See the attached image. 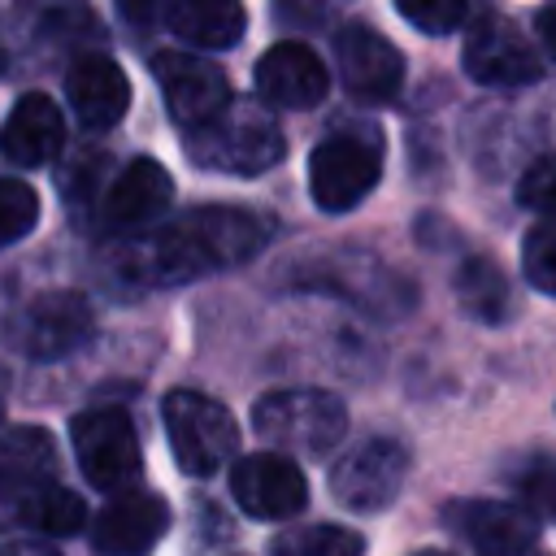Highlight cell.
Segmentation results:
<instances>
[{"instance_id": "cell-3", "label": "cell", "mask_w": 556, "mask_h": 556, "mask_svg": "<svg viewBox=\"0 0 556 556\" xmlns=\"http://www.w3.org/2000/svg\"><path fill=\"white\" fill-rule=\"evenodd\" d=\"M252 430L278 447V456H326L348 434V408L334 391L321 387H287L269 391L252 404Z\"/></svg>"}, {"instance_id": "cell-20", "label": "cell", "mask_w": 556, "mask_h": 556, "mask_svg": "<svg viewBox=\"0 0 556 556\" xmlns=\"http://www.w3.org/2000/svg\"><path fill=\"white\" fill-rule=\"evenodd\" d=\"M165 26L191 43V48H235L243 26H248V13L235 4V0H174L161 9Z\"/></svg>"}, {"instance_id": "cell-14", "label": "cell", "mask_w": 556, "mask_h": 556, "mask_svg": "<svg viewBox=\"0 0 556 556\" xmlns=\"http://www.w3.org/2000/svg\"><path fill=\"white\" fill-rule=\"evenodd\" d=\"M169 530V504L152 491H122L113 495L91 521L96 556H148Z\"/></svg>"}, {"instance_id": "cell-9", "label": "cell", "mask_w": 556, "mask_h": 556, "mask_svg": "<svg viewBox=\"0 0 556 556\" xmlns=\"http://www.w3.org/2000/svg\"><path fill=\"white\" fill-rule=\"evenodd\" d=\"M408 478V452L400 439H365L330 465V495L352 513L387 508Z\"/></svg>"}, {"instance_id": "cell-34", "label": "cell", "mask_w": 556, "mask_h": 556, "mask_svg": "<svg viewBox=\"0 0 556 556\" xmlns=\"http://www.w3.org/2000/svg\"><path fill=\"white\" fill-rule=\"evenodd\" d=\"M417 556H447V552H417Z\"/></svg>"}, {"instance_id": "cell-28", "label": "cell", "mask_w": 556, "mask_h": 556, "mask_svg": "<svg viewBox=\"0 0 556 556\" xmlns=\"http://www.w3.org/2000/svg\"><path fill=\"white\" fill-rule=\"evenodd\" d=\"M521 274L530 287L556 295V222H539L521 243Z\"/></svg>"}, {"instance_id": "cell-6", "label": "cell", "mask_w": 556, "mask_h": 556, "mask_svg": "<svg viewBox=\"0 0 556 556\" xmlns=\"http://www.w3.org/2000/svg\"><path fill=\"white\" fill-rule=\"evenodd\" d=\"M382 178V143L369 130L326 135L308 152V195L321 213L356 208Z\"/></svg>"}, {"instance_id": "cell-13", "label": "cell", "mask_w": 556, "mask_h": 556, "mask_svg": "<svg viewBox=\"0 0 556 556\" xmlns=\"http://www.w3.org/2000/svg\"><path fill=\"white\" fill-rule=\"evenodd\" d=\"M230 495L256 521H287L308 504V482H304V473H300V465L291 456L252 452V456L235 460Z\"/></svg>"}, {"instance_id": "cell-1", "label": "cell", "mask_w": 556, "mask_h": 556, "mask_svg": "<svg viewBox=\"0 0 556 556\" xmlns=\"http://www.w3.org/2000/svg\"><path fill=\"white\" fill-rule=\"evenodd\" d=\"M274 235V222L239 204H204L130 243H117L113 269L139 287H178L204 274L252 261Z\"/></svg>"}, {"instance_id": "cell-10", "label": "cell", "mask_w": 556, "mask_h": 556, "mask_svg": "<svg viewBox=\"0 0 556 556\" xmlns=\"http://www.w3.org/2000/svg\"><path fill=\"white\" fill-rule=\"evenodd\" d=\"M91 330H96V317H91L87 295L78 291H43L9 321V339L30 361L70 356L78 343H87Z\"/></svg>"}, {"instance_id": "cell-23", "label": "cell", "mask_w": 556, "mask_h": 556, "mask_svg": "<svg viewBox=\"0 0 556 556\" xmlns=\"http://www.w3.org/2000/svg\"><path fill=\"white\" fill-rule=\"evenodd\" d=\"M56 469L52 456V439L35 426H17V430H0V473L17 478V482H48V473Z\"/></svg>"}, {"instance_id": "cell-30", "label": "cell", "mask_w": 556, "mask_h": 556, "mask_svg": "<svg viewBox=\"0 0 556 556\" xmlns=\"http://www.w3.org/2000/svg\"><path fill=\"white\" fill-rule=\"evenodd\" d=\"M39 482H17L0 473V530L4 526H26V500Z\"/></svg>"}, {"instance_id": "cell-7", "label": "cell", "mask_w": 556, "mask_h": 556, "mask_svg": "<svg viewBox=\"0 0 556 556\" xmlns=\"http://www.w3.org/2000/svg\"><path fill=\"white\" fill-rule=\"evenodd\" d=\"M70 439L78 469L91 486L117 495L130 491V482L143 469V456H139V434L122 408H83L70 421Z\"/></svg>"}, {"instance_id": "cell-15", "label": "cell", "mask_w": 556, "mask_h": 556, "mask_svg": "<svg viewBox=\"0 0 556 556\" xmlns=\"http://www.w3.org/2000/svg\"><path fill=\"white\" fill-rule=\"evenodd\" d=\"M443 521L478 556H521L539 543V521L500 500H456L443 508Z\"/></svg>"}, {"instance_id": "cell-32", "label": "cell", "mask_w": 556, "mask_h": 556, "mask_svg": "<svg viewBox=\"0 0 556 556\" xmlns=\"http://www.w3.org/2000/svg\"><path fill=\"white\" fill-rule=\"evenodd\" d=\"M0 556H61L52 543H39V539H17V543H4Z\"/></svg>"}, {"instance_id": "cell-17", "label": "cell", "mask_w": 556, "mask_h": 556, "mask_svg": "<svg viewBox=\"0 0 556 556\" xmlns=\"http://www.w3.org/2000/svg\"><path fill=\"white\" fill-rule=\"evenodd\" d=\"M169 200H174V178L165 174V165L152 156H135L130 165H122V174H113L100 217L109 230H143L169 208Z\"/></svg>"}, {"instance_id": "cell-31", "label": "cell", "mask_w": 556, "mask_h": 556, "mask_svg": "<svg viewBox=\"0 0 556 556\" xmlns=\"http://www.w3.org/2000/svg\"><path fill=\"white\" fill-rule=\"evenodd\" d=\"M534 26H539V39H543V48L556 56V4H543V9L534 13Z\"/></svg>"}, {"instance_id": "cell-19", "label": "cell", "mask_w": 556, "mask_h": 556, "mask_svg": "<svg viewBox=\"0 0 556 556\" xmlns=\"http://www.w3.org/2000/svg\"><path fill=\"white\" fill-rule=\"evenodd\" d=\"M61 143H65L61 109H56L48 96H39V91L22 96V100L13 104L4 130H0V152H4L13 165H26V169L48 165V161L61 152Z\"/></svg>"}, {"instance_id": "cell-8", "label": "cell", "mask_w": 556, "mask_h": 556, "mask_svg": "<svg viewBox=\"0 0 556 556\" xmlns=\"http://www.w3.org/2000/svg\"><path fill=\"white\" fill-rule=\"evenodd\" d=\"M460 65L482 87H530L543 78V61L530 39L500 13H478L469 22Z\"/></svg>"}, {"instance_id": "cell-21", "label": "cell", "mask_w": 556, "mask_h": 556, "mask_svg": "<svg viewBox=\"0 0 556 556\" xmlns=\"http://www.w3.org/2000/svg\"><path fill=\"white\" fill-rule=\"evenodd\" d=\"M452 291H456L460 313L473 317V321L500 326V321H508V313H513V282H508V274H504L491 256H469V261L452 274Z\"/></svg>"}, {"instance_id": "cell-16", "label": "cell", "mask_w": 556, "mask_h": 556, "mask_svg": "<svg viewBox=\"0 0 556 556\" xmlns=\"http://www.w3.org/2000/svg\"><path fill=\"white\" fill-rule=\"evenodd\" d=\"M326 87H330L326 65L300 39H282V43H274L256 61V96L265 104H278V109H313V104L326 100Z\"/></svg>"}, {"instance_id": "cell-11", "label": "cell", "mask_w": 556, "mask_h": 556, "mask_svg": "<svg viewBox=\"0 0 556 556\" xmlns=\"http://www.w3.org/2000/svg\"><path fill=\"white\" fill-rule=\"evenodd\" d=\"M152 78L165 96L169 117L182 130H195L204 122H213L235 96L226 74L208 61V56H191V52H156L152 56Z\"/></svg>"}, {"instance_id": "cell-27", "label": "cell", "mask_w": 556, "mask_h": 556, "mask_svg": "<svg viewBox=\"0 0 556 556\" xmlns=\"http://www.w3.org/2000/svg\"><path fill=\"white\" fill-rule=\"evenodd\" d=\"M395 13L404 22H413L417 30H426V35H452V30H460V26H469L478 17V9L465 4V0H417V4L400 0Z\"/></svg>"}, {"instance_id": "cell-25", "label": "cell", "mask_w": 556, "mask_h": 556, "mask_svg": "<svg viewBox=\"0 0 556 556\" xmlns=\"http://www.w3.org/2000/svg\"><path fill=\"white\" fill-rule=\"evenodd\" d=\"M87 521V504L56 482H39L26 500V526L39 534H78Z\"/></svg>"}, {"instance_id": "cell-4", "label": "cell", "mask_w": 556, "mask_h": 556, "mask_svg": "<svg viewBox=\"0 0 556 556\" xmlns=\"http://www.w3.org/2000/svg\"><path fill=\"white\" fill-rule=\"evenodd\" d=\"M295 287L343 295L348 304H356L369 317H400L413 304V287L387 261H378L374 252H361V248H334L326 256L304 261Z\"/></svg>"}, {"instance_id": "cell-26", "label": "cell", "mask_w": 556, "mask_h": 556, "mask_svg": "<svg viewBox=\"0 0 556 556\" xmlns=\"http://www.w3.org/2000/svg\"><path fill=\"white\" fill-rule=\"evenodd\" d=\"M39 222V195L22 178H0V248L26 239Z\"/></svg>"}, {"instance_id": "cell-5", "label": "cell", "mask_w": 556, "mask_h": 556, "mask_svg": "<svg viewBox=\"0 0 556 556\" xmlns=\"http://www.w3.org/2000/svg\"><path fill=\"white\" fill-rule=\"evenodd\" d=\"M161 417H165L169 452H174L178 469L191 478L217 473L239 447V426H235L230 408L204 391H187V387L169 391L161 404Z\"/></svg>"}, {"instance_id": "cell-24", "label": "cell", "mask_w": 556, "mask_h": 556, "mask_svg": "<svg viewBox=\"0 0 556 556\" xmlns=\"http://www.w3.org/2000/svg\"><path fill=\"white\" fill-rule=\"evenodd\" d=\"M269 556H365V539L348 526H291L274 539Z\"/></svg>"}, {"instance_id": "cell-35", "label": "cell", "mask_w": 556, "mask_h": 556, "mask_svg": "<svg viewBox=\"0 0 556 556\" xmlns=\"http://www.w3.org/2000/svg\"><path fill=\"white\" fill-rule=\"evenodd\" d=\"M0 417H4V404H0Z\"/></svg>"}, {"instance_id": "cell-18", "label": "cell", "mask_w": 556, "mask_h": 556, "mask_svg": "<svg viewBox=\"0 0 556 556\" xmlns=\"http://www.w3.org/2000/svg\"><path fill=\"white\" fill-rule=\"evenodd\" d=\"M65 100L74 109V117L87 130H109L126 117L130 104V83L122 74V65L104 52H87L70 65L65 74Z\"/></svg>"}, {"instance_id": "cell-33", "label": "cell", "mask_w": 556, "mask_h": 556, "mask_svg": "<svg viewBox=\"0 0 556 556\" xmlns=\"http://www.w3.org/2000/svg\"><path fill=\"white\" fill-rule=\"evenodd\" d=\"M521 556H547V552H539V547H530V552H521Z\"/></svg>"}, {"instance_id": "cell-22", "label": "cell", "mask_w": 556, "mask_h": 556, "mask_svg": "<svg viewBox=\"0 0 556 556\" xmlns=\"http://www.w3.org/2000/svg\"><path fill=\"white\" fill-rule=\"evenodd\" d=\"M517 508L534 521H556V452H526L504 469Z\"/></svg>"}, {"instance_id": "cell-29", "label": "cell", "mask_w": 556, "mask_h": 556, "mask_svg": "<svg viewBox=\"0 0 556 556\" xmlns=\"http://www.w3.org/2000/svg\"><path fill=\"white\" fill-rule=\"evenodd\" d=\"M517 204L539 213L543 222H556V156H539L517 178Z\"/></svg>"}, {"instance_id": "cell-2", "label": "cell", "mask_w": 556, "mask_h": 556, "mask_svg": "<svg viewBox=\"0 0 556 556\" xmlns=\"http://www.w3.org/2000/svg\"><path fill=\"white\" fill-rule=\"evenodd\" d=\"M187 161L213 174L256 178L287 156V135L278 117L256 100H230L213 122L187 130Z\"/></svg>"}, {"instance_id": "cell-12", "label": "cell", "mask_w": 556, "mask_h": 556, "mask_svg": "<svg viewBox=\"0 0 556 556\" xmlns=\"http://www.w3.org/2000/svg\"><path fill=\"white\" fill-rule=\"evenodd\" d=\"M334 65H339L348 96H356L365 104L391 100L404 83L400 48L387 35H378L369 22H348L334 30Z\"/></svg>"}]
</instances>
